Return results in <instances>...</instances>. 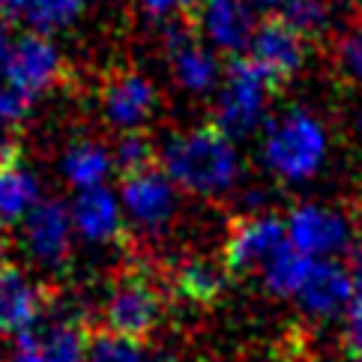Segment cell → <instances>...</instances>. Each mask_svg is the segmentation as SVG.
Returning <instances> with one entry per match:
<instances>
[{
	"label": "cell",
	"instance_id": "30bf717a",
	"mask_svg": "<svg viewBox=\"0 0 362 362\" xmlns=\"http://www.w3.org/2000/svg\"><path fill=\"white\" fill-rule=\"evenodd\" d=\"M159 105V93L147 75L117 72L105 81L99 93V108L114 129L120 132H138Z\"/></svg>",
	"mask_w": 362,
	"mask_h": 362
},
{
	"label": "cell",
	"instance_id": "d6a6232c",
	"mask_svg": "<svg viewBox=\"0 0 362 362\" xmlns=\"http://www.w3.org/2000/svg\"><path fill=\"white\" fill-rule=\"evenodd\" d=\"M0 267H4V240H0Z\"/></svg>",
	"mask_w": 362,
	"mask_h": 362
},
{
	"label": "cell",
	"instance_id": "484cf974",
	"mask_svg": "<svg viewBox=\"0 0 362 362\" xmlns=\"http://www.w3.org/2000/svg\"><path fill=\"white\" fill-rule=\"evenodd\" d=\"M138 6L156 21H183L189 12H198L201 0H138Z\"/></svg>",
	"mask_w": 362,
	"mask_h": 362
},
{
	"label": "cell",
	"instance_id": "1f68e13d",
	"mask_svg": "<svg viewBox=\"0 0 362 362\" xmlns=\"http://www.w3.org/2000/svg\"><path fill=\"white\" fill-rule=\"evenodd\" d=\"M354 279L362 284V234H359V240H356V252H354Z\"/></svg>",
	"mask_w": 362,
	"mask_h": 362
},
{
	"label": "cell",
	"instance_id": "7c38bea8",
	"mask_svg": "<svg viewBox=\"0 0 362 362\" xmlns=\"http://www.w3.org/2000/svg\"><path fill=\"white\" fill-rule=\"evenodd\" d=\"M249 60L276 87L291 81L305 63V40L279 18L261 24L249 42Z\"/></svg>",
	"mask_w": 362,
	"mask_h": 362
},
{
	"label": "cell",
	"instance_id": "9a60e30c",
	"mask_svg": "<svg viewBox=\"0 0 362 362\" xmlns=\"http://www.w3.org/2000/svg\"><path fill=\"white\" fill-rule=\"evenodd\" d=\"M45 312V293L18 267H0V332L28 339Z\"/></svg>",
	"mask_w": 362,
	"mask_h": 362
},
{
	"label": "cell",
	"instance_id": "3957f363",
	"mask_svg": "<svg viewBox=\"0 0 362 362\" xmlns=\"http://www.w3.org/2000/svg\"><path fill=\"white\" fill-rule=\"evenodd\" d=\"M273 81L252 60H234L218 84L216 96V129L228 138L252 135L267 120Z\"/></svg>",
	"mask_w": 362,
	"mask_h": 362
},
{
	"label": "cell",
	"instance_id": "277c9868",
	"mask_svg": "<svg viewBox=\"0 0 362 362\" xmlns=\"http://www.w3.org/2000/svg\"><path fill=\"white\" fill-rule=\"evenodd\" d=\"M162 308L165 305L156 284L144 276H126L111 288L105 305H102V317H105L108 332L141 341L159 327Z\"/></svg>",
	"mask_w": 362,
	"mask_h": 362
},
{
	"label": "cell",
	"instance_id": "5b68a950",
	"mask_svg": "<svg viewBox=\"0 0 362 362\" xmlns=\"http://www.w3.org/2000/svg\"><path fill=\"white\" fill-rule=\"evenodd\" d=\"M284 228H288V243L312 261H332L354 240L351 218L335 206L323 204L296 206V210H291Z\"/></svg>",
	"mask_w": 362,
	"mask_h": 362
},
{
	"label": "cell",
	"instance_id": "8fae6325",
	"mask_svg": "<svg viewBox=\"0 0 362 362\" xmlns=\"http://www.w3.org/2000/svg\"><path fill=\"white\" fill-rule=\"evenodd\" d=\"M72 213L60 201H40L24 218V249L42 267H60L72 252Z\"/></svg>",
	"mask_w": 362,
	"mask_h": 362
},
{
	"label": "cell",
	"instance_id": "52a82bcc",
	"mask_svg": "<svg viewBox=\"0 0 362 362\" xmlns=\"http://www.w3.org/2000/svg\"><path fill=\"white\" fill-rule=\"evenodd\" d=\"M120 206L126 218L141 230H165L177 216V186L165 177V171L147 168V171L123 177Z\"/></svg>",
	"mask_w": 362,
	"mask_h": 362
},
{
	"label": "cell",
	"instance_id": "f1b7e54d",
	"mask_svg": "<svg viewBox=\"0 0 362 362\" xmlns=\"http://www.w3.org/2000/svg\"><path fill=\"white\" fill-rule=\"evenodd\" d=\"M12 45H16V36H12L6 24L0 21V87H6V69H9Z\"/></svg>",
	"mask_w": 362,
	"mask_h": 362
},
{
	"label": "cell",
	"instance_id": "836d02e7",
	"mask_svg": "<svg viewBox=\"0 0 362 362\" xmlns=\"http://www.w3.org/2000/svg\"><path fill=\"white\" fill-rule=\"evenodd\" d=\"M359 362H362V356H359Z\"/></svg>",
	"mask_w": 362,
	"mask_h": 362
},
{
	"label": "cell",
	"instance_id": "d4e9b609",
	"mask_svg": "<svg viewBox=\"0 0 362 362\" xmlns=\"http://www.w3.org/2000/svg\"><path fill=\"white\" fill-rule=\"evenodd\" d=\"M111 156H114V165L123 171V177H129L153 168V144L141 132H123Z\"/></svg>",
	"mask_w": 362,
	"mask_h": 362
},
{
	"label": "cell",
	"instance_id": "cb8c5ba5",
	"mask_svg": "<svg viewBox=\"0 0 362 362\" xmlns=\"http://www.w3.org/2000/svg\"><path fill=\"white\" fill-rule=\"evenodd\" d=\"M87 362H150V356L141 347V341L123 339V335H114L105 329L102 335L90 339Z\"/></svg>",
	"mask_w": 362,
	"mask_h": 362
},
{
	"label": "cell",
	"instance_id": "ba28073f",
	"mask_svg": "<svg viewBox=\"0 0 362 362\" xmlns=\"http://www.w3.org/2000/svg\"><path fill=\"white\" fill-rule=\"evenodd\" d=\"M165 51L171 60V72L177 84L189 93H210L222 78V66L206 42L183 21H168L165 28Z\"/></svg>",
	"mask_w": 362,
	"mask_h": 362
},
{
	"label": "cell",
	"instance_id": "4316f807",
	"mask_svg": "<svg viewBox=\"0 0 362 362\" xmlns=\"http://www.w3.org/2000/svg\"><path fill=\"white\" fill-rule=\"evenodd\" d=\"M339 66L344 75L362 84V21L341 40L339 45Z\"/></svg>",
	"mask_w": 362,
	"mask_h": 362
},
{
	"label": "cell",
	"instance_id": "6da1fadb",
	"mask_svg": "<svg viewBox=\"0 0 362 362\" xmlns=\"http://www.w3.org/2000/svg\"><path fill=\"white\" fill-rule=\"evenodd\" d=\"M162 171L177 189L201 198H216L237 186L240 153L216 126H198L165 141Z\"/></svg>",
	"mask_w": 362,
	"mask_h": 362
},
{
	"label": "cell",
	"instance_id": "9c48e42d",
	"mask_svg": "<svg viewBox=\"0 0 362 362\" xmlns=\"http://www.w3.org/2000/svg\"><path fill=\"white\" fill-rule=\"evenodd\" d=\"M281 245H288V228L273 213L245 216L234 225L225 243V267L230 273H249L264 267Z\"/></svg>",
	"mask_w": 362,
	"mask_h": 362
},
{
	"label": "cell",
	"instance_id": "e0dca14e",
	"mask_svg": "<svg viewBox=\"0 0 362 362\" xmlns=\"http://www.w3.org/2000/svg\"><path fill=\"white\" fill-rule=\"evenodd\" d=\"M36 204H40V183L28 171V165H21L16 153L0 159V228L24 222Z\"/></svg>",
	"mask_w": 362,
	"mask_h": 362
},
{
	"label": "cell",
	"instance_id": "44dd1931",
	"mask_svg": "<svg viewBox=\"0 0 362 362\" xmlns=\"http://www.w3.org/2000/svg\"><path fill=\"white\" fill-rule=\"evenodd\" d=\"M276 18L288 24L293 33H300L303 40H320L323 33L332 30L339 12L332 0H284Z\"/></svg>",
	"mask_w": 362,
	"mask_h": 362
},
{
	"label": "cell",
	"instance_id": "ac0fdd59",
	"mask_svg": "<svg viewBox=\"0 0 362 362\" xmlns=\"http://www.w3.org/2000/svg\"><path fill=\"white\" fill-rule=\"evenodd\" d=\"M84 0H0V16L28 24L33 33H54L78 18Z\"/></svg>",
	"mask_w": 362,
	"mask_h": 362
},
{
	"label": "cell",
	"instance_id": "83f0119b",
	"mask_svg": "<svg viewBox=\"0 0 362 362\" xmlns=\"http://www.w3.org/2000/svg\"><path fill=\"white\" fill-rule=\"evenodd\" d=\"M344 341L354 354L362 356V291H356V296L344 312Z\"/></svg>",
	"mask_w": 362,
	"mask_h": 362
},
{
	"label": "cell",
	"instance_id": "ffe728a7",
	"mask_svg": "<svg viewBox=\"0 0 362 362\" xmlns=\"http://www.w3.org/2000/svg\"><path fill=\"white\" fill-rule=\"evenodd\" d=\"M222 288H225L222 267L206 261V257H189L174 273V291L195 305L216 303V296L222 293Z\"/></svg>",
	"mask_w": 362,
	"mask_h": 362
},
{
	"label": "cell",
	"instance_id": "2e32d148",
	"mask_svg": "<svg viewBox=\"0 0 362 362\" xmlns=\"http://www.w3.org/2000/svg\"><path fill=\"white\" fill-rule=\"evenodd\" d=\"M69 213L75 234H81L87 243H111L123 230V206L105 186L78 192Z\"/></svg>",
	"mask_w": 362,
	"mask_h": 362
},
{
	"label": "cell",
	"instance_id": "603a6c76",
	"mask_svg": "<svg viewBox=\"0 0 362 362\" xmlns=\"http://www.w3.org/2000/svg\"><path fill=\"white\" fill-rule=\"evenodd\" d=\"M36 347H40L42 362H87L90 339L78 323L63 320V323L48 327L42 332V339L36 341Z\"/></svg>",
	"mask_w": 362,
	"mask_h": 362
},
{
	"label": "cell",
	"instance_id": "4fadbf2b",
	"mask_svg": "<svg viewBox=\"0 0 362 362\" xmlns=\"http://www.w3.org/2000/svg\"><path fill=\"white\" fill-rule=\"evenodd\" d=\"M356 296V279L339 261H315L305 284L296 293L303 312L315 320H332L347 312Z\"/></svg>",
	"mask_w": 362,
	"mask_h": 362
},
{
	"label": "cell",
	"instance_id": "8992f818",
	"mask_svg": "<svg viewBox=\"0 0 362 362\" xmlns=\"http://www.w3.org/2000/svg\"><path fill=\"white\" fill-rule=\"evenodd\" d=\"M63 75V57L57 45L42 33H28L16 40L6 69V87L24 102L40 99Z\"/></svg>",
	"mask_w": 362,
	"mask_h": 362
},
{
	"label": "cell",
	"instance_id": "7a4b0ae2",
	"mask_svg": "<svg viewBox=\"0 0 362 362\" xmlns=\"http://www.w3.org/2000/svg\"><path fill=\"white\" fill-rule=\"evenodd\" d=\"M327 129L323 123L308 111L293 108L288 114H281L279 120L267 126L264 135V159L281 180L291 183H303L312 180L323 159H327Z\"/></svg>",
	"mask_w": 362,
	"mask_h": 362
},
{
	"label": "cell",
	"instance_id": "7402d4cb",
	"mask_svg": "<svg viewBox=\"0 0 362 362\" xmlns=\"http://www.w3.org/2000/svg\"><path fill=\"white\" fill-rule=\"evenodd\" d=\"M315 261L293 249V245H281V249L264 264V281L276 296H296L312 273Z\"/></svg>",
	"mask_w": 362,
	"mask_h": 362
},
{
	"label": "cell",
	"instance_id": "d6986e66",
	"mask_svg": "<svg viewBox=\"0 0 362 362\" xmlns=\"http://www.w3.org/2000/svg\"><path fill=\"white\" fill-rule=\"evenodd\" d=\"M111 168H114L111 150L105 144H99V141H75L60 159V171L66 177V183L78 192L105 186V177L111 174Z\"/></svg>",
	"mask_w": 362,
	"mask_h": 362
},
{
	"label": "cell",
	"instance_id": "5bb4252c",
	"mask_svg": "<svg viewBox=\"0 0 362 362\" xmlns=\"http://www.w3.org/2000/svg\"><path fill=\"white\" fill-rule=\"evenodd\" d=\"M255 16L257 12L252 9L249 0H201L198 28L206 45L237 54V51L249 48L257 30Z\"/></svg>",
	"mask_w": 362,
	"mask_h": 362
},
{
	"label": "cell",
	"instance_id": "f546056e",
	"mask_svg": "<svg viewBox=\"0 0 362 362\" xmlns=\"http://www.w3.org/2000/svg\"><path fill=\"white\" fill-rule=\"evenodd\" d=\"M4 362H42V356H40V347H36V341L28 335V339H21L18 351H16V354H9Z\"/></svg>",
	"mask_w": 362,
	"mask_h": 362
},
{
	"label": "cell",
	"instance_id": "4dcf8cb0",
	"mask_svg": "<svg viewBox=\"0 0 362 362\" xmlns=\"http://www.w3.org/2000/svg\"><path fill=\"white\" fill-rule=\"evenodd\" d=\"M249 4H252L255 12H267V16H273V18H276L284 0H249Z\"/></svg>",
	"mask_w": 362,
	"mask_h": 362
}]
</instances>
